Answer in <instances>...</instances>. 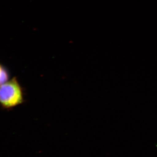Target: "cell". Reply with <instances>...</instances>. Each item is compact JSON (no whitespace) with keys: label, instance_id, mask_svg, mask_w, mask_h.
<instances>
[{"label":"cell","instance_id":"cell-1","mask_svg":"<svg viewBox=\"0 0 157 157\" xmlns=\"http://www.w3.org/2000/svg\"><path fill=\"white\" fill-rule=\"evenodd\" d=\"M23 101L22 89L15 77L0 85V105L3 108H13Z\"/></svg>","mask_w":157,"mask_h":157},{"label":"cell","instance_id":"cell-2","mask_svg":"<svg viewBox=\"0 0 157 157\" xmlns=\"http://www.w3.org/2000/svg\"><path fill=\"white\" fill-rule=\"evenodd\" d=\"M9 79V73L7 70L0 64V85Z\"/></svg>","mask_w":157,"mask_h":157}]
</instances>
